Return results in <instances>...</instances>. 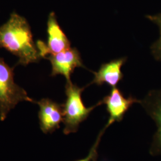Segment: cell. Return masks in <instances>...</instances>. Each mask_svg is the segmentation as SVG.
<instances>
[{
    "label": "cell",
    "mask_w": 161,
    "mask_h": 161,
    "mask_svg": "<svg viewBox=\"0 0 161 161\" xmlns=\"http://www.w3.org/2000/svg\"><path fill=\"white\" fill-rule=\"evenodd\" d=\"M126 60V58H119L102 64L97 72H94V79L90 84L102 86L106 84L112 88L116 87L123 78L121 68Z\"/></svg>",
    "instance_id": "9c48e42d"
},
{
    "label": "cell",
    "mask_w": 161,
    "mask_h": 161,
    "mask_svg": "<svg viewBox=\"0 0 161 161\" xmlns=\"http://www.w3.org/2000/svg\"><path fill=\"white\" fill-rule=\"evenodd\" d=\"M52 64L51 75H64L66 82H70V75L76 68H84L80 53L76 48H70L64 52L50 54L45 58Z\"/></svg>",
    "instance_id": "5b68a950"
},
{
    "label": "cell",
    "mask_w": 161,
    "mask_h": 161,
    "mask_svg": "<svg viewBox=\"0 0 161 161\" xmlns=\"http://www.w3.org/2000/svg\"><path fill=\"white\" fill-rule=\"evenodd\" d=\"M102 102L106 105L107 112L109 115L108 121L103 128L106 130L115 122H121L132 105L134 103H140L141 100L132 96L125 97L121 90L114 87L109 94L103 98Z\"/></svg>",
    "instance_id": "8992f818"
},
{
    "label": "cell",
    "mask_w": 161,
    "mask_h": 161,
    "mask_svg": "<svg viewBox=\"0 0 161 161\" xmlns=\"http://www.w3.org/2000/svg\"><path fill=\"white\" fill-rule=\"evenodd\" d=\"M86 87H79L71 81L66 82L65 86L66 101L64 104V133L68 135L78 131L80 123L86 121L93 110L103 104L102 100L87 108L82 98V93Z\"/></svg>",
    "instance_id": "7a4b0ae2"
},
{
    "label": "cell",
    "mask_w": 161,
    "mask_h": 161,
    "mask_svg": "<svg viewBox=\"0 0 161 161\" xmlns=\"http://www.w3.org/2000/svg\"><path fill=\"white\" fill-rule=\"evenodd\" d=\"M105 131V130H104L103 129L101 131V132L99 133L98 136L97 140L96 141V142L94 143V144H93L92 147L91 148V149L89 152L88 155L86 156V158L81 159L80 160H77L75 161H97V158L98 156L97 149L98 146L100 143L101 138L104 134V132Z\"/></svg>",
    "instance_id": "8fae6325"
},
{
    "label": "cell",
    "mask_w": 161,
    "mask_h": 161,
    "mask_svg": "<svg viewBox=\"0 0 161 161\" xmlns=\"http://www.w3.org/2000/svg\"><path fill=\"white\" fill-rule=\"evenodd\" d=\"M146 17L159 26L160 31V37L159 40L156 41L152 46L151 50L156 60L161 62V13L156 15H148L146 16Z\"/></svg>",
    "instance_id": "30bf717a"
},
{
    "label": "cell",
    "mask_w": 161,
    "mask_h": 161,
    "mask_svg": "<svg viewBox=\"0 0 161 161\" xmlns=\"http://www.w3.org/2000/svg\"><path fill=\"white\" fill-rule=\"evenodd\" d=\"M40 106L38 118L41 131L52 133L60 128L64 122V104H59L50 98H42L36 102Z\"/></svg>",
    "instance_id": "ba28073f"
},
{
    "label": "cell",
    "mask_w": 161,
    "mask_h": 161,
    "mask_svg": "<svg viewBox=\"0 0 161 161\" xmlns=\"http://www.w3.org/2000/svg\"><path fill=\"white\" fill-rule=\"evenodd\" d=\"M23 101L36 103L15 83L13 69L0 58V120L4 121L9 112Z\"/></svg>",
    "instance_id": "3957f363"
},
{
    "label": "cell",
    "mask_w": 161,
    "mask_h": 161,
    "mask_svg": "<svg viewBox=\"0 0 161 161\" xmlns=\"http://www.w3.org/2000/svg\"><path fill=\"white\" fill-rule=\"evenodd\" d=\"M47 43L36 41V46L41 58L64 52L70 47V42L58 23L54 12H51L47 21Z\"/></svg>",
    "instance_id": "277c9868"
},
{
    "label": "cell",
    "mask_w": 161,
    "mask_h": 161,
    "mask_svg": "<svg viewBox=\"0 0 161 161\" xmlns=\"http://www.w3.org/2000/svg\"><path fill=\"white\" fill-rule=\"evenodd\" d=\"M4 48L19 58L16 64L26 66L41 59L40 52L35 44L29 23L16 12L0 27V48Z\"/></svg>",
    "instance_id": "6da1fadb"
},
{
    "label": "cell",
    "mask_w": 161,
    "mask_h": 161,
    "mask_svg": "<svg viewBox=\"0 0 161 161\" xmlns=\"http://www.w3.org/2000/svg\"><path fill=\"white\" fill-rule=\"evenodd\" d=\"M140 104L157 126L150 148V154L153 156L161 155V88L150 91L141 100Z\"/></svg>",
    "instance_id": "52a82bcc"
}]
</instances>
